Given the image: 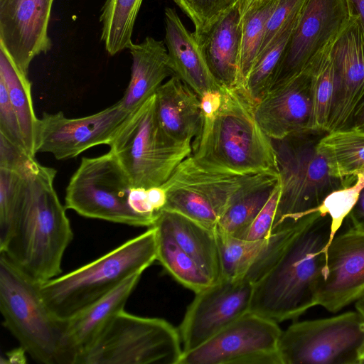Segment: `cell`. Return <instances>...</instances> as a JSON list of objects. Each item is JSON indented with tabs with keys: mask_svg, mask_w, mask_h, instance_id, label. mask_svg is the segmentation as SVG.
I'll return each instance as SVG.
<instances>
[{
	"mask_svg": "<svg viewBox=\"0 0 364 364\" xmlns=\"http://www.w3.org/2000/svg\"><path fill=\"white\" fill-rule=\"evenodd\" d=\"M203 122L192 141L202 166L240 175L279 173L272 139L255 116V103L240 87H221L200 98Z\"/></svg>",
	"mask_w": 364,
	"mask_h": 364,
	"instance_id": "cell-1",
	"label": "cell"
},
{
	"mask_svg": "<svg viewBox=\"0 0 364 364\" xmlns=\"http://www.w3.org/2000/svg\"><path fill=\"white\" fill-rule=\"evenodd\" d=\"M55 176V169L40 164L27 172L19 210L0 247V255L39 285L61 274L73 238L66 208L54 188Z\"/></svg>",
	"mask_w": 364,
	"mask_h": 364,
	"instance_id": "cell-2",
	"label": "cell"
},
{
	"mask_svg": "<svg viewBox=\"0 0 364 364\" xmlns=\"http://www.w3.org/2000/svg\"><path fill=\"white\" fill-rule=\"evenodd\" d=\"M330 225L328 215L321 217L293 237L253 284L250 311L279 323L296 319L317 306Z\"/></svg>",
	"mask_w": 364,
	"mask_h": 364,
	"instance_id": "cell-3",
	"label": "cell"
},
{
	"mask_svg": "<svg viewBox=\"0 0 364 364\" xmlns=\"http://www.w3.org/2000/svg\"><path fill=\"white\" fill-rule=\"evenodd\" d=\"M156 230L149 227L110 252L40 285L41 296L54 316L65 320L113 291L156 260Z\"/></svg>",
	"mask_w": 364,
	"mask_h": 364,
	"instance_id": "cell-4",
	"label": "cell"
},
{
	"mask_svg": "<svg viewBox=\"0 0 364 364\" xmlns=\"http://www.w3.org/2000/svg\"><path fill=\"white\" fill-rule=\"evenodd\" d=\"M65 207L85 218L134 227L152 226L159 214L148 189L134 186L110 150L81 159L66 188Z\"/></svg>",
	"mask_w": 364,
	"mask_h": 364,
	"instance_id": "cell-5",
	"label": "cell"
},
{
	"mask_svg": "<svg viewBox=\"0 0 364 364\" xmlns=\"http://www.w3.org/2000/svg\"><path fill=\"white\" fill-rule=\"evenodd\" d=\"M325 133L311 130L272 139L281 191L272 234L298 225L333 191L353 184L355 176H333L317 144Z\"/></svg>",
	"mask_w": 364,
	"mask_h": 364,
	"instance_id": "cell-6",
	"label": "cell"
},
{
	"mask_svg": "<svg viewBox=\"0 0 364 364\" xmlns=\"http://www.w3.org/2000/svg\"><path fill=\"white\" fill-rule=\"evenodd\" d=\"M134 187L161 186L191 154L164 132L156 117L155 95L131 113L109 144Z\"/></svg>",
	"mask_w": 364,
	"mask_h": 364,
	"instance_id": "cell-7",
	"label": "cell"
},
{
	"mask_svg": "<svg viewBox=\"0 0 364 364\" xmlns=\"http://www.w3.org/2000/svg\"><path fill=\"white\" fill-rule=\"evenodd\" d=\"M183 351L178 330L168 321L124 309L75 364H178Z\"/></svg>",
	"mask_w": 364,
	"mask_h": 364,
	"instance_id": "cell-8",
	"label": "cell"
},
{
	"mask_svg": "<svg viewBox=\"0 0 364 364\" xmlns=\"http://www.w3.org/2000/svg\"><path fill=\"white\" fill-rule=\"evenodd\" d=\"M39 287L0 255L3 325L33 360L57 364L63 321L48 309Z\"/></svg>",
	"mask_w": 364,
	"mask_h": 364,
	"instance_id": "cell-9",
	"label": "cell"
},
{
	"mask_svg": "<svg viewBox=\"0 0 364 364\" xmlns=\"http://www.w3.org/2000/svg\"><path fill=\"white\" fill-rule=\"evenodd\" d=\"M364 319L355 311L297 321L282 331V364H361Z\"/></svg>",
	"mask_w": 364,
	"mask_h": 364,
	"instance_id": "cell-10",
	"label": "cell"
},
{
	"mask_svg": "<svg viewBox=\"0 0 364 364\" xmlns=\"http://www.w3.org/2000/svg\"><path fill=\"white\" fill-rule=\"evenodd\" d=\"M257 174L211 170L200 165L191 154L161 186L166 194L164 210L178 213L216 229L232 198Z\"/></svg>",
	"mask_w": 364,
	"mask_h": 364,
	"instance_id": "cell-11",
	"label": "cell"
},
{
	"mask_svg": "<svg viewBox=\"0 0 364 364\" xmlns=\"http://www.w3.org/2000/svg\"><path fill=\"white\" fill-rule=\"evenodd\" d=\"M278 323L248 311L203 344L183 352L178 364H282Z\"/></svg>",
	"mask_w": 364,
	"mask_h": 364,
	"instance_id": "cell-12",
	"label": "cell"
},
{
	"mask_svg": "<svg viewBox=\"0 0 364 364\" xmlns=\"http://www.w3.org/2000/svg\"><path fill=\"white\" fill-rule=\"evenodd\" d=\"M351 17L345 0H305L269 90L306 70L331 46Z\"/></svg>",
	"mask_w": 364,
	"mask_h": 364,
	"instance_id": "cell-13",
	"label": "cell"
},
{
	"mask_svg": "<svg viewBox=\"0 0 364 364\" xmlns=\"http://www.w3.org/2000/svg\"><path fill=\"white\" fill-rule=\"evenodd\" d=\"M130 114L119 101L80 118H68L62 112L44 113L39 118L36 152L49 153L58 160H65L93 146L109 145Z\"/></svg>",
	"mask_w": 364,
	"mask_h": 364,
	"instance_id": "cell-14",
	"label": "cell"
},
{
	"mask_svg": "<svg viewBox=\"0 0 364 364\" xmlns=\"http://www.w3.org/2000/svg\"><path fill=\"white\" fill-rule=\"evenodd\" d=\"M253 284L221 278L195 293L178 328L183 352L203 344L250 311Z\"/></svg>",
	"mask_w": 364,
	"mask_h": 364,
	"instance_id": "cell-15",
	"label": "cell"
},
{
	"mask_svg": "<svg viewBox=\"0 0 364 364\" xmlns=\"http://www.w3.org/2000/svg\"><path fill=\"white\" fill-rule=\"evenodd\" d=\"M364 297V232L336 234L326 253L317 306L337 313Z\"/></svg>",
	"mask_w": 364,
	"mask_h": 364,
	"instance_id": "cell-16",
	"label": "cell"
},
{
	"mask_svg": "<svg viewBox=\"0 0 364 364\" xmlns=\"http://www.w3.org/2000/svg\"><path fill=\"white\" fill-rule=\"evenodd\" d=\"M54 0H0V43L26 75L32 60L52 47L48 28Z\"/></svg>",
	"mask_w": 364,
	"mask_h": 364,
	"instance_id": "cell-17",
	"label": "cell"
},
{
	"mask_svg": "<svg viewBox=\"0 0 364 364\" xmlns=\"http://www.w3.org/2000/svg\"><path fill=\"white\" fill-rule=\"evenodd\" d=\"M321 217L318 211L311 213L298 225L257 240L240 239L216 229L221 278L245 279L254 284L273 266L293 237Z\"/></svg>",
	"mask_w": 364,
	"mask_h": 364,
	"instance_id": "cell-18",
	"label": "cell"
},
{
	"mask_svg": "<svg viewBox=\"0 0 364 364\" xmlns=\"http://www.w3.org/2000/svg\"><path fill=\"white\" fill-rule=\"evenodd\" d=\"M311 65L292 78L271 88L255 105V116L271 139L309 130L311 115Z\"/></svg>",
	"mask_w": 364,
	"mask_h": 364,
	"instance_id": "cell-19",
	"label": "cell"
},
{
	"mask_svg": "<svg viewBox=\"0 0 364 364\" xmlns=\"http://www.w3.org/2000/svg\"><path fill=\"white\" fill-rule=\"evenodd\" d=\"M142 274H134L104 297L62 320L57 364H75L77 358L99 337L124 306Z\"/></svg>",
	"mask_w": 364,
	"mask_h": 364,
	"instance_id": "cell-20",
	"label": "cell"
},
{
	"mask_svg": "<svg viewBox=\"0 0 364 364\" xmlns=\"http://www.w3.org/2000/svg\"><path fill=\"white\" fill-rule=\"evenodd\" d=\"M242 11L237 1L193 36L210 73L221 87H238Z\"/></svg>",
	"mask_w": 364,
	"mask_h": 364,
	"instance_id": "cell-21",
	"label": "cell"
},
{
	"mask_svg": "<svg viewBox=\"0 0 364 364\" xmlns=\"http://www.w3.org/2000/svg\"><path fill=\"white\" fill-rule=\"evenodd\" d=\"M159 123L171 139L192 144L200 133L203 114L199 96L176 75H172L155 93Z\"/></svg>",
	"mask_w": 364,
	"mask_h": 364,
	"instance_id": "cell-22",
	"label": "cell"
},
{
	"mask_svg": "<svg viewBox=\"0 0 364 364\" xmlns=\"http://www.w3.org/2000/svg\"><path fill=\"white\" fill-rule=\"evenodd\" d=\"M165 39L174 75L187 84L200 98L219 90L218 84L198 47L193 33L189 32L174 9L164 12Z\"/></svg>",
	"mask_w": 364,
	"mask_h": 364,
	"instance_id": "cell-23",
	"label": "cell"
},
{
	"mask_svg": "<svg viewBox=\"0 0 364 364\" xmlns=\"http://www.w3.org/2000/svg\"><path fill=\"white\" fill-rule=\"evenodd\" d=\"M132 58L131 78L119 100L129 113L155 95L163 81L174 75L164 42L147 36L129 47Z\"/></svg>",
	"mask_w": 364,
	"mask_h": 364,
	"instance_id": "cell-24",
	"label": "cell"
},
{
	"mask_svg": "<svg viewBox=\"0 0 364 364\" xmlns=\"http://www.w3.org/2000/svg\"><path fill=\"white\" fill-rule=\"evenodd\" d=\"M153 225L166 230L210 277L221 279V265L216 229L208 228L178 213L163 210Z\"/></svg>",
	"mask_w": 364,
	"mask_h": 364,
	"instance_id": "cell-25",
	"label": "cell"
},
{
	"mask_svg": "<svg viewBox=\"0 0 364 364\" xmlns=\"http://www.w3.org/2000/svg\"><path fill=\"white\" fill-rule=\"evenodd\" d=\"M279 181L277 172L257 174L232 198L216 229L234 237L240 235L266 204Z\"/></svg>",
	"mask_w": 364,
	"mask_h": 364,
	"instance_id": "cell-26",
	"label": "cell"
},
{
	"mask_svg": "<svg viewBox=\"0 0 364 364\" xmlns=\"http://www.w3.org/2000/svg\"><path fill=\"white\" fill-rule=\"evenodd\" d=\"M0 78L6 87L9 100L18 117L26 149L30 155L35 157L39 118L34 111L31 82L1 43Z\"/></svg>",
	"mask_w": 364,
	"mask_h": 364,
	"instance_id": "cell-27",
	"label": "cell"
},
{
	"mask_svg": "<svg viewBox=\"0 0 364 364\" xmlns=\"http://www.w3.org/2000/svg\"><path fill=\"white\" fill-rule=\"evenodd\" d=\"M317 149L333 176L345 178L364 173V131L348 129L326 132L319 139Z\"/></svg>",
	"mask_w": 364,
	"mask_h": 364,
	"instance_id": "cell-28",
	"label": "cell"
},
{
	"mask_svg": "<svg viewBox=\"0 0 364 364\" xmlns=\"http://www.w3.org/2000/svg\"><path fill=\"white\" fill-rule=\"evenodd\" d=\"M152 227L156 230V260L176 282L194 293L213 283L166 230L157 225Z\"/></svg>",
	"mask_w": 364,
	"mask_h": 364,
	"instance_id": "cell-29",
	"label": "cell"
},
{
	"mask_svg": "<svg viewBox=\"0 0 364 364\" xmlns=\"http://www.w3.org/2000/svg\"><path fill=\"white\" fill-rule=\"evenodd\" d=\"M143 0H105L101 9V40L110 55H114L133 43L134 23Z\"/></svg>",
	"mask_w": 364,
	"mask_h": 364,
	"instance_id": "cell-30",
	"label": "cell"
},
{
	"mask_svg": "<svg viewBox=\"0 0 364 364\" xmlns=\"http://www.w3.org/2000/svg\"><path fill=\"white\" fill-rule=\"evenodd\" d=\"M277 2L278 0H254L241 9L242 46L238 87L244 89L247 77L259 54L267 23Z\"/></svg>",
	"mask_w": 364,
	"mask_h": 364,
	"instance_id": "cell-31",
	"label": "cell"
},
{
	"mask_svg": "<svg viewBox=\"0 0 364 364\" xmlns=\"http://www.w3.org/2000/svg\"><path fill=\"white\" fill-rule=\"evenodd\" d=\"M299 12L282 28L259 53L247 77L244 89L255 104L262 97L272 84Z\"/></svg>",
	"mask_w": 364,
	"mask_h": 364,
	"instance_id": "cell-32",
	"label": "cell"
},
{
	"mask_svg": "<svg viewBox=\"0 0 364 364\" xmlns=\"http://www.w3.org/2000/svg\"><path fill=\"white\" fill-rule=\"evenodd\" d=\"M330 48L311 64V115L309 130L323 133L327 132L336 91V73Z\"/></svg>",
	"mask_w": 364,
	"mask_h": 364,
	"instance_id": "cell-33",
	"label": "cell"
},
{
	"mask_svg": "<svg viewBox=\"0 0 364 364\" xmlns=\"http://www.w3.org/2000/svg\"><path fill=\"white\" fill-rule=\"evenodd\" d=\"M27 172L0 168V247L6 242L19 210Z\"/></svg>",
	"mask_w": 364,
	"mask_h": 364,
	"instance_id": "cell-34",
	"label": "cell"
},
{
	"mask_svg": "<svg viewBox=\"0 0 364 364\" xmlns=\"http://www.w3.org/2000/svg\"><path fill=\"white\" fill-rule=\"evenodd\" d=\"M363 188L364 173H359L356 175V180L353 184L333 191L316 208L315 211L319 212L323 217L328 215L331 220L329 240L324 249L325 254L345 218L356 203Z\"/></svg>",
	"mask_w": 364,
	"mask_h": 364,
	"instance_id": "cell-35",
	"label": "cell"
},
{
	"mask_svg": "<svg viewBox=\"0 0 364 364\" xmlns=\"http://www.w3.org/2000/svg\"><path fill=\"white\" fill-rule=\"evenodd\" d=\"M191 20L196 31L203 29L237 0H173Z\"/></svg>",
	"mask_w": 364,
	"mask_h": 364,
	"instance_id": "cell-36",
	"label": "cell"
},
{
	"mask_svg": "<svg viewBox=\"0 0 364 364\" xmlns=\"http://www.w3.org/2000/svg\"><path fill=\"white\" fill-rule=\"evenodd\" d=\"M280 191L281 184L279 181L274 191L257 215L250 225L236 237L249 240H257L264 239L272 234Z\"/></svg>",
	"mask_w": 364,
	"mask_h": 364,
	"instance_id": "cell-37",
	"label": "cell"
},
{
	"mask_svg": "<svg viewBox=\"0 0 364 364\" xmlns=\"http://www.w3.org/2000/svg\"><path fill=\"white\" fill-rule=\"evenodd\" d=\"M0 134H2L11 143L25 149L28 152L18 117L9 100L6 87L1 78Z\"/></svg>",
	"mask_w": 364,
	"mask_h": 364,
	"instance_id": "cell-38",
	"label": "cell"
},
{
	"mask_svg": "<svg viewBox=\"0 0 364 364\" xmlns=\"http://www.w3.org/2000/svg\"><path fill=\"white\" fill-rule=\"evenodd\" d=\"M304 1L278 0L277 6L267 23L259 53L267 46L282 28L299 12Z\"/></svg>",
	"mask_w": 364,
	"mask_h": 364,
	"instance_id": "cell-39",
	"label": "cell"
},
{
	"mask_svg": "<svg viewBox=\"0 0 364 364\" xmlns=\"http://www.w3.org/2000/svg\"><path fill=\"white\" fill-rule=\"evenodd\" d=\"M39 163L35 157L0 134V168L26 173Z\"/></svg>",
	"mask_w": 364,
	"mask_h": 364,
	"instance_id": "cell-40",
	"label": "cell"
},
{
	"mask_svg": "<svg viewBox=\"0 0 364 364\" xmlns=\"http://www.w3.org/2000/svg\"><path fill=\"white\" fill-rule=\"evenodd\" d=\"M348 217L352 228L364 232V188L360 191L358 199Z\"/></svg>",
	"mask_w": 364,
	"mask_h": 364,
	"instance_id": "cell-41",
	"label": "cell"
},
{
	"mask_svg": "<svg viewBox=\"0 0 364 364\" xmlns=\"http://www.w3.org/2000/svg\"><path fill=\"white\" fill-rule=\"evenodd\" d=\"M351 15L358 18L364 30V0H345Z\"/></svg>",
	"mask_w": 364,
	"mask_h": 364,
	"instance_id": "cell-42",
	"label": "cell"
},
{
	"mask_svg": "<svg viewBox=\"0 0 364 364\" xmlns=\"http://www.w3.org/2000/svg\"><path fill=\"white\" fill-rule=\"evenodd\" d=\"M26 351L21 346L14 349L6 353L7 360L5 363L24 364L26 363Z\"/></svg>",
	"mask_w": 364,
	"mask_h": 364,
	"instance_id": "cell-43",
	"label": "cell"
},
{
	"mask_svg": "<svg viewBox=\"0 0 364 364\" xmlns=\"http://www.w3.org/2000/svg\"><path fill=\"white\" fill-rule=\"evenodd\" d=\"M355 310L364 319V297L355 303Z\"/></svg>",
	"mask_w": 364,
	"mask_h": 364,
	"instance_id": "cell-44",
	"label": "cell"
},
{
	"mask_svg": "<svg viewBox=\"0 0 364 364\" xmlns=\"http://www.w3.org/2000/svg\"><path fill=\"white\" fill-rule=\"evenodd\" d=\"M254 0H238L241 9L248 6Z\"/></svg>",
	"mask_w": 364,
	"mask_h": 364,
	"instance_id": "cell-45",
	"label": "cell"
},
{
	"mask_svg": "<svg viewBox=\"0 0 364 364\" xmlns=\"http://www.w3.org/2000/svg\"><path fill=\"white\" fill-rule=\"evenodd\" d=\"M360 363L361 364H364V350H363L360 355Z\"/></svg>",
	"mask_w": 364,
	"mask_h": 364,
	"instance_id": "cell-46",
	"label": "cell"
}]
</instances>
